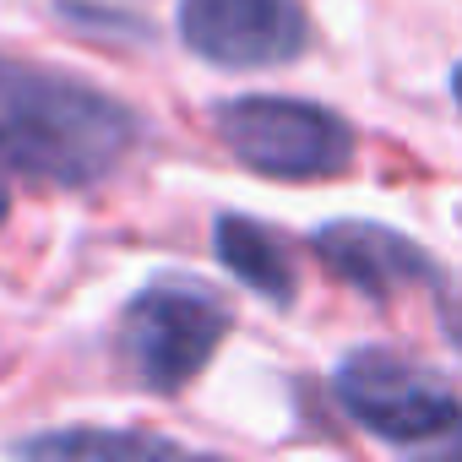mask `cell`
Segmentation results:
<instances>
[{
	"label": "cell",
	"instance_id": "1",
	"mask_svg": "<svg viewBox=\"0 0 462 462\" xmlns=\"http://www.w3.org/2000/svg\"><path fill=\"white\" fill-rule=\"evenodd\" d=\"M136 142L142 120L115 93L50 66L0 60V169L6 174L55 190H88L109 180Z\"/></svg>",
	"mask_w": 462,
	"mask_h": 462
},
{
	"label": "cell",
	"instance_id": "2",
	"mask_svg": "<svg viewBox=\"0 0 462 462\" xmlns=\"http://www.w3.org/2000/svg\"><path fill=\"white\" fill-rule=\"evenodd\" d=\"M217 142L235 152L251 174L267 180H327L354 163V125L310 98H283V93H245L223 98L212 109Z\"/></svg>",
	"mask_w": 462,
	"mask_h": 462
},
{
	"label": "cell",
	"instance_id": "3",
	"mask_svg": "<svg viewBox=\"0 0 462 462\" xmlns=\"http://www.w3.org/2000/svg\"><path fill=\"white\" fill-rule=\"evenodd\" d=\"M228 305L196 278L147 283L120 316V354L147 392H185L228 337Z\"/></svg>",
	"mask_w": 462,
	"mask_h": 462
},
{
	"label": "cell",
	"instance_id": "4",
	"mask_svg": "<svg viewBox=\"0 0 462 462\" xmlns=\"http://www.w3.org/2000/svg\"><path fill=\"white\" fill-rule=\"evenodd\" d=\"M332 392L359 430H370L392 446H430V440H446L462 430L457 392L386 348L348 354L332 375Z\"/></svg>",
	"mask_w": 462,
	"mask_h": 462
},
{
	"label": "cell",
	"instance_id": "5",
	"mask_svg": "<svg viewBox=\"0 0 462 462\" xmlns=\"http://www.w3.org/2000/svg\"><path fill=\"white\" fill-rule=\"evenodd\" d=\"M180 44L223 71H267L310 50V17L300 0H180Z\"/></svg>",
	"mask_w": 462,
	"mask_h": 462
},
{
	"label": "cell",
	"instance_id": "6",
	"mask_svg": "<svg viewBox=\"0 0 462 462\" xmlns=\"http://www.w3.org/2000/svg\"><path fill=\"white\" fill-rule=\"evenodd\" d=\"M310 251L321 256V267L332 278H343L348 289L370 294V300H386L408 283H430L435 278V262L386 223H365V217H337V223H321L310 235Z\"/></svg>",
	"mask_w": 462,
	"mask_h": 462
},
{
	"label": "cell",
	"instance_id": "7",
	"mask_svg": "<svg viewBox=\"0 0 462 462\" xmlns=\"http://www.w3.org/2000/svg\"><path fill=\"white\" fill-rule=\"evenodd\" d=\"M212 251L217 262L235 273L251 294H262L267 305H294V289H300V273H294V256L283 245L278 228L245 217V212H223L212 223Z\"/></svg>",
	"mask_w": 462,
	"mask_h": 462
},
{
	"label": "cell",
	"instance_id": "8",
	"mask_svg": "<svg viewBox=\"0 0 462 462\" xmlns=\"http://www.w3.org/2000/svg\"><path fill=\"white\" fill-rule=\"evenodd\" d=\"M12 451L23 457H163V451H185L169 435H147V430H50V435H28Z\"/></svg>",
	"mask_w": 462,
	"mask_h": 462
},
{
	"label": "cell",
	"instance_id": "9",
	"mask_svg": "<svg viewBox=\"0 0 462 462\" xmlns=\"http://www.w3.org/2000/svg\"><path fill=\"white\" fill-rule=\"evenodd\" d=\"M451 93H457V104H462V66L451 71Z\"/></svg>",
	"mask_w": 462,
	"mask_h": 462
},
{
	"label": "cell",
	"instance_id": "10",
	"mask_svg": "<svg viewBox=\"0 0 462 462\" xmlns=\"http://www.w3.org/2000/svg\"><path fill=\"white\" fill-rule=\"evenodd\" d=\"M451 337H457V348H462V316H451Z\"/></svg>",
	"mask_w": 462,
	"mask_h": 462
},
{
	"label": "cell",
	"instance_id": "11",
	"mask_svg": "<svg viewBox=\"0 0 462 462\" xmlns=\"http://www.w3.org/2000/svg\"><path fill=\"white\" fill-rule=\"evenodd\" d=\"M0 217H6V190H0Z\"/></svg>",
	"mask_w": 462,
	"mask_h": 462
},
{
	"label": "cell",
	"instance_id": "12",
	"mask_svg": "<svg viewBox=\"0 0 462 462\" xmlns=\"http://www.w3.org/2000/svg\"><path fill=\"white\" fill-rule=\"evenodd\" d=\"M457 446H462V430H457Z\"/></svg>",
	"mask_w": 462,
	"mask_h": 462
}]
</instances>
